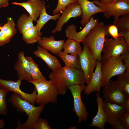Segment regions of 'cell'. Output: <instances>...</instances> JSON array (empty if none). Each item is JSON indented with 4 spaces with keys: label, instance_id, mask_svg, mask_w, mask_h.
<instances>
[{
    "label": "cell",
    "instance_id": "obj_1",
    "mask_svg": "<svg viewBox=\"0 0 129 129\" xmlns=\"http://www.w3.org/2000/svg\"><path fill=\"white\" fill-rule=\"evenodd\" d=\"M49 77L56 86L59 94L64 96L69 87L75 85H84L86 79L81 69L71 68L64 66L49 74Z\"/></svg>",
    "mask_w": 129,
    "mask_h": 129
},
{
    "label": "cell",
    "instance_id": "obj_2",
    "mask_svg": "<svg viewBox=\"0 0 129 129\" xmlns=\"http://www.w3.org/2000/svg\"><path fill=\"white\" fill-rule=\"evenodd\" d=\"M8 101L18 111L22 113H25L28 116L27 120L23 124L20 123L18 120L16 129H31L39 117L45 106L42 104L35 106L22 98L19 94L14 92L12 93Z\"/></svg>",
    "mask_w": 129,
    "mask_h": 129
},
{
    "label": "cell",
    "instance_id": "obj_3",
    "mask_svg": "<svg viewBox=\"0 0 129 129\" xmlns=\"http://www.w3.org/2000/svg\"><path fill=\"white\" fill-rule=\"evenodd\" d=\"M108 26L100 22L90 31L83 42L87 46L95 59L101 62V53L106 36H110Z\"/></svg>",
    "mask_w": 129,
    "mask_h": 129
},
{
    "label": "cell",
    "instance_id": "obj_4",
    "mask_svg": "<svg viewBox=\"0 0 129 129\" xmlns=\"http://www.w3.org/2000/svg\"><path fill=\"white\" fill-rule=\"evenodd\" d=\"M35 86L37 91L35 103L39 105L49 102L56 103L59 94L57 87L51 80H32L30 82Z\"/></svg>",
    "mask_w": 129,
    "mask_h": 129
},
{
    "label": "cell",
    "instance_id": "obj_5",
    "mask_svg": "<svg viewBox=\"0 0 129 129\" xmlns=\"http://www.w3.org/2000/svg\"><path fill=\"white\" fill-rule=\"evenodd\" d=\"M122 61V56L121 55L101 61L102 87H104L108 85L112 77L125 71L127 69Z\"/></svg>",
    "mask_w": 129,
    "mask_h": 129
},
{
    "label": "cell",
    "instance_id": "obj_6",
    "mask_svg": "<svg viewBox=\"0 0 129 129\" xmlns=\"http://www.w3.org/2000/svg\"><path fill=\"white\" fill-rule=\"evenodd\" d=\"M129 50V44L125 41L122 36L115 38H110L107 36L102 51L103 54L102 61L119 56Z\"/></svg>",
    "mask_w": 129,
    "mask_h": 129
},
{
    "label": "cell",
    "instance_id": "obj_7",
    "mask_svg": "<svg viewBox=\"0 0 129 129\" xmlns=\"http://www.w3.org/2000/svg\"><path fill=\"white\" fill-rule=\"evenodd\" d=\"M92 2L104 11L105 18L109 19L112 16L114 17V24L120 16L129 13V0H118L108 5L102 4L99 0H94Z\"/></svg>",
    "mask_w": 129,
    "mask_h": 129
},
{
    "label": "cell",
    "instance_id": "obj_8",
    "mask_svg": "<svg viewBox=\"0 0 129 129\" xmlns=\"http://www.w3.org/2000/svg\"><path fill=\"white\" fill-rule=\"evenodd\" d=\"M85 87L84 85L77 84L68 87L73 97V110L78 117V124L83 121H86L88 116L89 113L82 101L81 97V93L84 90Z\"/></svg>",
    "mask_w": 129,
    "mask_h": 129
},
{
    "label": "cell",
    "instance_id": "obj_9",
    "mask_svg": "<svg viewBox=\"0 0 129 129\" xmlns=\"http://www.w3.org/2000/svg\"><path fill=\"white\" fill-rule=\"evenodd\" d=\"M82 53L79 55L81 69L83 71L86 79V83L87 85L90 81L94 72L97 61L86 44L84 43Z\"/></svg>",
    "mask_w": 129,
    "mask_h": 129
},
{
    "label": "cell",
    "instance_id": "obj_10",
    "mask_svg": "<svg viewBox=\"0 0 129 129\" xmlns=\"http://www.w3.org/2000/svg\"><path fill=\"white\" fill-rule=\"evenodd\" d=\"M103 97L110 102L124 105L128 96L117 84L116 81L110 80L109 84L103 87Z\"/></svg>",
    "mask_w": 129,
    "mask_h": 129
},
{
    "label": "cell",
    "instance_id": "obj_11",
    "mask_svg": "<svg viewBox=\"0 0 129 129\" xmlns=\"http://www.w3.org/2000/svg\"><path fill=\"white\" fill-rule=\"evenodd\" d=\"M99 22L98 18L94 19V16H92L83 28L78 32L76 31V27L75 25H68L65 31L66 36L68 39H73L80 43H82L90 31Z\"/></svg>",
    "mask_w": 129,
    "mask_h": 129
},
{
    "label": "cell",
    "instance_id": "obj_12",
    "mask_svg": "<svg viewBox=\"0 0 129 129\" xmlns=\"http://www.w3.org/2000/svg\"><path fill=\"white\" fill-rule=\"evenodd\" d=\"M21 81L19 79H18L16 81H14L0 78V86L9 92L12 91L19 94L23 99L34 105L37 95V91L36 89L34 88L33 91L30 94L24 92L20 88Z\"/></svg>",
    "mask_w": 129,
    "mask_h": 129
},
{
    "label": "cell",
    "instance_id": "obj_13",
    "mask_svg": "<svg viewBox=\"0 0 129 129\" xmlns=\"http://www.w3.org/2000/svg\"><path fill=\"white\" fill-rule=\"evenodd\" d=\"M82 14L81 7L77 2L68 5L62 12L61 16L57 20L56 27L52 30V33L54 34L60 31L63 25L70 19L80 16Z\"/></svg>",
    "mask_w": 129,
    "mask_h": 129
},
{
    "label": "cell",
    "instance_id": "obj_14",
    "mask_svg": "<svg viewBox=\"0 0 129 129\" xmlns=\"http://www.w3.org/2000/svg\"><path fill=\"white\" fill-rule=\"evenodd\" d=\"M17 56V59L14 65V69L17 72L18 79L30 82L32 79L30 73L29 62L22 51L18 53Z\"/></svg>",
    "mask_w": 129,
    "mask_h": 129
},
{
    "label": "cell",
    "instance_id": "obj_15",
    "mask_svg": "<svg viewBox=\"0 0 129 129\" xmlns=\"http://www.w3.org/2000/svg\"><path fill=\"white\" fill-rule=\"evenodd\" d=\"M103 108L107 116V123L111 125L114 122L119 121L126 111L124 105L111 103L105 100L103 101Z\"/></svg>",
    "mask_w": 129,
    "mask_h": 129
},
{
    "label": "cell",
    "instance_id": "obj_16",
    "mask_svg": "<svg viewBox=\"0 0 129 129\" xmlns=\"http://www.w3.org/2000/svg\"><path fill=\"white\" fill-rule=\"evenodd\" d=\"M77 1L82 11V18L80 22L83 27H84L89 22L93 15L98 13L104 12L102 9L95 4L92 1L88 0Z\"/></svg>",
    "mask_w": 129,
    "mask_h": 129
},
{
    "label": "cell",
    "instance_id": "obj_17",
    "mask_svg": "<svg viewBox=\"0 0 129 129\" xmlns=\"http://www.w3.org/2000/svg\"><path fill=\"white\" fill-rule=\"evenodd\" d=\"M101 62L97 61L96 69L91 79L86 86L84 94L88 95L92 92L101 91L102 86V73L101 70Z\"/></svg>",
    "mask_w": 129,
    "mask_h": 129
},
{
    "label": "cell",
    "instance_id": "obj_18",
    "mask_svg": "<svg viewBox=\"0 0 129 129\" xmlns=\"http://www.w3.org/2000/svg\"><path fill=\"white\" fill-rule=\"evenodd\" d=\"M11 3L24 8L33 21L35 22L37 21L39 17L43 6L42 0H28L21 2H14Z\"/></svg>",
    "mask_w": 129,
    "mask_h": 129
},
{
    "label": "cell",
    "instance_id": "obj_19",
    "mask_svg": "<svg viewBox=\"0 0 129 129\" xmlns=\"http://www.w3.org/2000/svg\"><path fill=\"white\" fill-rule=\"evenodd\" d=\"M33 54L37 57L43 60L52 71L61 67V63L57 58L51 54L48 51L41 46H38Z\"/></svg>",
    "mask_w": 129,
    "mask_h": 129
},
{
    "label": "cell",
    "instance_id": "obj_20",
    "mask_svg": "<svg viewBox=\"0 0 129 129\" xmlns=\"http://www.w3.org/2000/svg\"><path fill=\"white\" fill-rule=\"evenodd\" d=\"M65 41L64 39L55 40L54 36L51 35L42 37L38 43L41 47L57 55L63 49Z\"/></svg>",
    "mask_w": 129,
    "mask_h": 129
},
{
    "label": "cell",
    "instance_id": "obj_21",
    "mask_svg": "<svg viewBox=\"0 0 129 129\" xmlns=\"http://www.w3.org/2000/svg\"><path fill=\"white\" fill-rule=\"evenodd\" d=\"M98 110L97 113L93 118L90 125V126L96 127L101 129H104L107 122L106 114L103 108V100L100 97L99 93H96Z\"/></svg>",
    "mask_w": 129,
    "mask_h": 129
},
{
    "label": "cell",
    "instance_id": "obj_22",
    "mask_svg": "<svg viewBox=\"0 0 129 129\" xmlns=\"http://www.w3.org/2000/svg\"><path fill=\"white\" fill-rule=\"evenodd\" d=\"M42 1V9L40 14L39 19L37 22L35 26L39 32H41V29L48 21L51 20L56 21L61 15L59 13L53 15H50L48 14L46 11L45 2L43 0Z\"/></svg>",
    "mask_w": 129,
    "mask_h": 129
},
{
    "label": "cell",
    "instance_id": "obj_23",
    "mask_svg": "<svg viewBox=\"0 0 129 129\" xmlns=\"http://www.w3.org/2000/svg\"><path fill=\"white\" fill-rule=\"evenodd\" d=\"M42 34V32L38 31L35 26H34L22 34V38L27 44H33L41 39Z\"/></svg>",
    "mask_w": 129,
    "mask_h": 129
},
{
    "label": "cell",
    "instance_id": "obj_24",
    "mask_svg": "<svg viewBox=\"0 0 129 129\" xmlns=\"http://www.w3.org/2000/svg\"><path fill=\"white\" fill-rule=\"evenodd\" d=\"M57 55L63 61L65 66L71 68L81 69L79 56L69 55L62 51Z\"/></svg>",
    "mask_w": 129,
    "mask_h": 129
},
{
    "label": "cell",
    "instance_id": "obj_25",
    "mask_svg": "<svg viewBox=\"0 0 129 129\" xmlns=\"http://www.w3.org/2000/svg\"><path fill=\"white\" fill-rule=\"evenodd\" d=\"M63 52L71 55L79 56L82 52L83 49L80 43L71 39H68L63 47Z\"/></svg>",
    "mask_w": 129,
    "mask_h": 129
},
{
    "label": "cell",
    "instance_id": "obj_26",
    "mask_svg": "<svg viewBox=\"0 0 129 129\" xmlns=\"http://www.w3.org/2000/svg\"><path fill=\"white\" fill-rule=\"evenodd\" d=\"M33 19L26 14L21 15L17 20V27L22 34L29 28L33 27Z\"/></svg>",
    "mask_w": 129,
    "mask_h": 129
},
{
    "label": "cell",
    "instance_id": "obj_27",
    "mask_svg": "<svg viewBox=\"0 0 129 129\" xmlns=\"http://www.w3.org/2000/svg\"><path fill=\"white\" fill-rule=\"evenodd\" d=\"M7 22L1 27L0 30L7 38L11 39L16 34L17 30L15 21L11 17L7 18Z\"/></svg>",
    "mask_w": 129,
    "mask_h": 129
},
{
    "label": "cell",
    "instance_id": "obj_28",
    "mask_svg": "<svg viewBox=\"0 0 129 129\" xmlns=\"http://www.w3.org/2000/svg\"><path fill=\"white\" fill-rule=\"evenodd\" d=\"M29 62L30 71L32 80H46V78L40 71L39 66L31 57L26 56Z\"/></svg>",
    "mask_w": 129,
    "mask_h": 129
},
{
    "label": "cell",
    "instance_id": "obj_29",
    "mask_svg": "<svg viewBox=\"0 0 129 129\" xmlns=\"http://www.w3.org/2000/svg\"><path fill=\"white\" fill-rule=\"evenodd\" d=\"M117 78L116 81L118 85L129 96V72L125 71L124 73L117 75Z\"/></svg>",
    "mask_w": 129,
    "mask_h": 129
},
{
    "label": "cell",
    "instance_id": "obj_30",
    "mask_svg": "<svg viewBox=\"0 0 129 129\" xmlns=\"http://www.w3.org/2000/svg\"><path fill=\"white\" fill-rule=\"evenodd\" d=\"M9 92L0 86V115H6L8 113L6 97Z\"/></svg>",
    "mask_w": 129,
    "mask_h": 129
},
{
    "label": "cell",
    "instance_id": "obj_31",
    "mask_svg": "<svg viewBox=\"0 0 129 129\" xmlns=\"http://www.w3.org/2000/svg\"><path fill=\"white\" fill-rule=\"evenodd\" d=\"M115 24L119 30H129V13L122 16Z\"/></svg>",
    "mask_w": 129,
    "mask_h": 129
},
{
    "label": "cell",
    "instance_id": "obj_32",
    "mask_svg": "<svg viewBox=\"0 0 129 129\" xmlns=\"http://www.w3.org/2000/svg\"><path fill=\"white\" fill-rule=\"evenodd\" d=\"M58 3L56 8L53 11V15L62 12L68 5L77 2V0H58Z\"/></svg>",
    "mask_w": 129,
    "mask_h": 129
},
{
    "label": "cell",
    "instance_id": "obj_33",
    "mask_svg": "<svg viewBox=\"0 0 129 129\" xmlns=\"http://www.w3.org/2000/svg\"><path fill=\"white\" fill-rule=\"evenodd\" d=\"M48 122L45 119L39 117L31 129H51Z\"/></svg>",
    "mask_w": 129,
    "mask_h": 129
},
{
    "label": "cell",
    "instance_id": "obj_34",
    "mask_svg": "<svg viewBox=\"0 0 129 129\" xmlns=\"http://www.w3.org/2000/svg\"><path fill=\"white\" fill-rule=\"evenodd\" d=\"M119 121L125 129H129V111H126L123 115Z\"/></svg>",
    "mask_w": 129,
    "mask_h": 129
},
{
    "label": "cell",
    "instance_id": "obj_35",
    "mask_svg": "<svg viewBox=\"0 0 129 129\" xmlns=\"http://www.w3.org/2000/svg\"><path fill=\"white\" fill-rule=\"evenodd\" d=\"M108 31L109 36H111L113 38H116L121 36L118 33V28L114 24L108 26Z\"/></svg>",
    "mask_w": 129,
    "mask_h": 129
},
{
    "label": "cell",
    "instance_id": "obj_36",
    "mask_svg": "<svg viewBox=\"0 0 129 129\" xmlns=\"http://www.w3.org/2000/svg\"><path fill=\"white\" fill-rule=\"evenodd\" d=\"M122 60L124 61L127 69L126 71L129 72V51L125 52L123 55Z\"/></svg>",
    "mask_w": 129,
    "mask_h": 129
},
{
    "label": "cell",
    "instance_id": "obj_37",
    "mask_svg": "<svg viewBox=\"0 0 129 129\" xmlns=\"http://www.w3.org/2000/svg\"><path fill=\"white\" fill-rule=\"evenodd\" d=\"M10 41L11 39L6 36L2 31H0V46H3Z\"/></svg>",
    "mask_w": 129,
    "mask_h": 129
},
{
    "label": "cell",
    "instance_id": "obj_38",
    "mask_svg": "<svg viewBox=\"0 0 129 129\" xmlns=\"http://www.w3.org/2000/svg\"><path fill=\"white\" fill-rule=\"evenodd\" d=\"M119 34L123 37L125 41L129 44V30H119Z\"/></svg>",
    "mask_w": 129,
    "mask_h": 129
},
{
    "label": "cell",
    "instance_id": "obj_39",
    "mask_svg": "<svg viewBox=\"0 0 129 129\" xmlns=\"http://www.w3.org/2000/svg\"><path fill=\"white\" fill-rule=\"evenodd\" d=\"M112 125L113 128L114 129H125L121 124L119 120L114 122Z\"/></svg>",
    "mask_w": 129,
    "mask_h": 129
},
{
    "label": "cell",
    "instance_id": "obj_40",
    "mask_svg": "<svg viewBox=\"0 0 129 129\" xmlns=\"http://www.w3.org/2000/svg\"><path fill=\"white\" fill-rule=\"evenodd\" d=\"M9 0H0V8L5 7L9 5Z\"/></svg>",
    "mask_w": 129,
    "mask_h": 129
},
{
    "label": "cell",
    "instance_id": "obj_41",
    "mask_svg": "<svg viewBox=\"0 0 129 129\" xmlns=\"http://www.w3.org/2000/svg\"><path fill=\"white\" fill-rule=\"evenodd\" d=\"M114 0H101L100 2L102 4L104 5H109L112 4Z\"/></svg>",
    "mask_w": 129,
    "mask_h": 129
},
{
    "label": "cell",
    "instance_id": "obj_42",
    "mask_svg": "<svg viewBox=\"0 0 129 129\" xmlns=\"http://www.w3.org/2000/svg\"><path fill=\"white\" fill-rule=\"evenodd\" d=\"M124 105L126 111H129V97L127 98Z\"/></svg>",
    "mask_w": 129,
    "mask_h": 129
},
{
    "label": "cell",
    "instance_id": "obj_43",
    "mask_svg": "<svg viewBox=\"0 0 129 129\" xmlns=\"http://www.w3.org/2000/svg\"><path fill=\"white\" fill-rule=\"evenodd\" d=\"M5 122L3 119L2 118L0 119V129L3 128L5 126Z\"/></svg>",
    "mask_w": 129,
    "mask_h": 129
},
{
    "label": "cell",
    "instance_id": "obj_44",
    "mask_svg": "<svg viewBox=\"0 0 129 129\" xmlns=\"http://www.w3.org/2000/svg\"><path fill=\"white\" fill-rule=\"evenodd\" d=\"M69 129H76L77 127L76 126H71L70 127Z\"/></svg>",
    "mask_w": 129,
    "mask_h": 129
},
{
    "label": "cell",
    "instance_id": "obj_45",
    "mask_svg": "<svg viewBox=\"0 0 129 129\" xmlns=\"http://www.w3.org/2000/svg\"><path fill=\"white\" fill-rule=\"evenodd\" d=\"M118 0H114V1L113 2L112 4V3H114V2L116 1H117Z\"/></svg>",
    "mask_w": 129,
    "mask_h": 129
},
{
    "label": "cell",
    "instance_id": "obj_46",
    "mask_svg": "<svg viewBox=\"0 0 129 129\" xmlns=\"http://www.w3.org/2000/svg\"><path fill=\"white\" fill-rule=\"evenodd\" d=\"M1 27H2V26H0V29H1Z\"/></svg>",
    "mask_w": 129,
    "mask_h": 129
}]
</instances>
